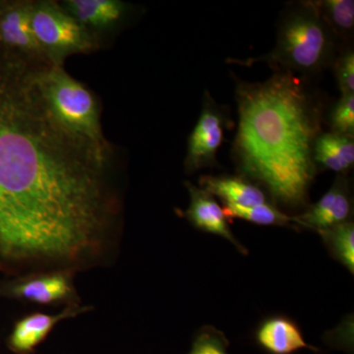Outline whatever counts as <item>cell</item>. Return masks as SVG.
Masks as SVG:
<instances>
[{
	"label": "cell",
	"instance_id": "obj_10",
	"mask_svg": "<svg viewBox=\"0 0 354 354\" xmlns=\"http://www.w3.org/2000/svg\"><path fill=\"white\" fill-rule=\"evenodd\" d=\"M185 186L190 196L189 207L183 214L186 220L189 221L191 225L198 230L227 239L241 253H248L241 242L235 239L228 225L223 208L216 201L215 196L208 191L193 185L189 181H186Z\"/></svg>",
	"mask_w": 354,
	"mask_h": 354
},
{
	"label": "cell",
	"instance_id": "obj_15",
	"mask_svg": "<svg viewBox=\"0 0 354 354\" xmlns=\"http://www.w3.org/2000/svg\"><path fill=\"white\" fill-rule=\"evenodd\" d=\"M321 17L342 46L351 44L354 30L353 0L315 1Z\"/></svg>",
	"mask_w": 354,
	"mask_h": 354
},
{
	"label": "cell",
	"instance_id": "obj_5",
	"mask_svg": "<svg viewBox=\"0 0 354 354\" xmlns=\"http://www.w3.org/2000/svg\"><path fill=\"white\" fill-rule=\"evenodd\" d=\"M234 127L230 109L218 104L209 91H205L202 111L191 132L187 153L184 160L186 174H194L206 167H218V149L225 140V130Z\"/></svg>",
	"mask_w": 354,
	"mask_h": 354
},
{
	"label": "cell",
	"instance_id": "obj_14",
	"mask_svg": "<svg viewBox=\"0 0 354 354\" xmlns=\"http://www.w3.org/2000/svg\"><path fill=\"white\" fill-rule=\"evenodd\" d=\"M313 158L317 171L348 176L354 165V136L321 132L314 143Z\"/></svg>",
	"mask_w": 354,
	"mask_h": 354
},
{
	"label": "cell",
	"instance_id": "obj_9",
	"mask_svg": "<svg viewBox=\"0 0 354 354\" xmlns=\"http://www.w3.org/2000/svg\"><path fill=\"white\" fill-rule=\"evenodd\" d=\"M93 309V306L75 304L65 306L57 314H46L41 312L28 314L14 324L12 330L7 337V348L15 354L35 353L37 348L46 341L58 323L67 319L76 318Z\"/></svg>",
	"mask_w": 354,
	"mask_h": 354
},
{
	"label": "cell",
	"instance_id": "obj_20",
	"mask_svg": "<svg viewBox=\"0 0 354 354\" xmlns=\"http://www.w3.org/2000/svg\"><path fill=\"white\" fill-rule=\"evenodd\" d=\"M228 341L223 333L213 327H204L193 341L188 354H228Z\"/></svg>",
	"mask_w": 354,
	"mask_h": 354
},
{
	"label": "cell",
	"instance_id": "obj_18",
	"mask_svg": "<svg viewBox=\"0 0 354 354\" xmlns=\"http://www.w3.org/2000/svg\"><path fill=\"white\" fill-rule=\"evenodd\" d=\"M330 132L354 136V94L341 95L328 113Z\"/></svg>",
	"mask_w": 354,
	"mask_h": 354
},
{
	"label": "cell",
	"instance_id": "obj_17",
	"mask_svg": "<svg viewBox=\"0 0 354 354\" xmlns=\"http://www.w3.org/2000/svg\"><path fill=\"white\" fill-rule=\"evenodd\" d=\"M326 246L335 260L354 272V225L353 221L320 230Z\"/></svg>",
	"mask_w": 354,
	"mask_h": 354
},
{
	"label": "cell",
	"instance_id": "obj_7",
	"mask_svg": "<svg viewBox=\"0 0 354 354\" xmlns=\"http://www.w3.org/2000/svg\"><path fill=\"white\" fill-rule=\"evenodd\" d=\"M32 1L18 2L0 11V41L26 60L51 64L32 31Z\"/></svg>",
	"mask_w": 354,
	"mask_h": 354
},
{
	"label": "cell",
	"instance_id": "obj_3",
	"mask_svg": "<svg viewBox=\"0 0 354 354\" xmlns=\"http://www.w3.org/2000/svg\"><path fill=\"white\" fill-rule=\"evenodd\" d=\"M39 86L50 113L62 127L81 138L106 146L94 95L69 75L64 65L41 67Z\"/></svg>",
	"mask_w": 354,
	"mask_h": 354
},
{
	"label": "cell",
	"instance_id": "obj_1",
	"mask_svg": "<svg viewBox=\"0 0 354 354\" xmlns=\"http://www.w3.org/2000/svg\"><path fill=\"white\" fill-rule=\"evenodd\" d=\"M235 79L239 127L232 156L239 176L264 188L277 206H308L318 174L314 143L325 104L311 79L274 72L264 82Z\"/></svg>",
	"mask_w": 354,
	"mask_h": 354
},
{
	"label": "cell",
	"instance_id": "obj_11",
	"mask_svg": "<svg viewBox=\"0 0 354 354\" xmlns=\"http://www.w3.org/2000/svg\"><path fill=\"white\" fill-rule=\"evenodd\" d=\"M60 4L97 38L100 32L120 27L131 13V6L121 0H66Z\"/></svg>",
	"mask_w": 354,
	"mask_h": 354
},
{
	"label": "cell",
	"instance_id": "obj_4",
	"mask_svg": "<svg viewBox=\"0 0 354 354\" xmlns=\"http://www.w3.org/2000/svg\"><path fill=\"white\" fill-rule=\"evenodd\" d=\"M32 27L51 64L64 65L70 55L88 53L99 46L97 37L72 17L62 4L51 0L32 1Z\"/></svg>",
	"mask_w": 354,
	"mask_h": 354
},
{
	"label": "cell",
	"instance_id": "obj_13",
	"mask_svg": "<svg viewBox=\"0 0 354 354\" xmlns=\"http://www.w3.org/2000/svg\"><path fill=\"white\" fill-rule=\"evenodd\" d=\"M255 339L270 354H293L304 348L318 351V348L307 344L297 324L283 316L265 320L256 330Z\"/></svg>",
	"mask_w": 354,
	"mask_h": 354
},
{
	"label": "cell",
	"instance_id": "obj_6",
	"mask_svg": "<svg viewBox=\"0 0 354 354\" xmlns=\"http://www.w3.org/2000/svg\"><path fill=\"white\" fill-rule=\"evenodd\" d=\"M76 272L57 270L32 272L0 283V297L21 300L41 306L80 304L74 285Z\"/></svg>",
	"mask_w": 354,
	"mask_h": 354
},
{
	"label": "cell",
	"instance_id": "obj_8",
	"mask_svg": "<svg viewBox=\"0 0 354 354\" xmlns=\"http://www.w3.org/2000/svg\"><path fill=\"white\" fill-rule=\"evenodd\" d=\"M353 213V195L348 176H337L324 196L315 204H309L301 215L297 216L298 227L318 232L351 221Z\"/></svg>",
	"mask_w": 354,
	"mask_h": 354
},
{
	"label": "cell",
	"instance_id": "obj_2",
	"mask_svg": "<svg viewBox=\"0 0 354 354\" xmlns=\"http://www.w3.org/2000/svg\"><path fill=\"white\" fill-rule=\"evenodd\" d=\"M342 44L324 22L315 1L288 4L278 23L276 46L267 55L230 64L251 66L265 62L274 72H291L311 79L332 67Z\"/></svg>",
	"mask_w": 354,
	"mask_h": 354
},
{
	"label": "cell",
	"instance_id": "obj_12",
	"mask_svg": "<svg viewBox=\"0 0 354 354\" xmlns=\"http://www.w3.org/2000/svg\"><path fill=\"white\" fill-rule=\"evenodd\" d=\"M200 188L220 198L223 205L253 207L265 204L269 196L260 186L241 176H202Z\"/></svg>",
	"mask_w": 354,
	"mask_h": 354
},
{
	"label": "cell",
	"instance_id": "obj_19",
	"mask_svg": "<svg viewBox=\"0 0 354 354\" xmlns=\"http://www.w3.org/2000/svg\"><path fill=\"white\" fill-rule=\"evenodd\" d=\"M341 95L354 94V51L353 44L339 48L332 67Z\"/></svg>",
	"mask_w": 354,
	"mask_h": 354
},
{
	"label": "cell",
	"instance_id": "obj_16",
	"mask_svg": "<svg viewBox=\"0 0 354 354\" xmlns=\"http://www.w3.org/2000/svg\"><path fill=\"white\" fill-rule=\"evenodd\" d=\"M223 212L227 218H241L259 225H276L297 228V216H290L279 209L272 202L253 207L223 205Z\"/></svg>",
	"mask_w": 354,
	"mask_h": 354
}]
</instances>
